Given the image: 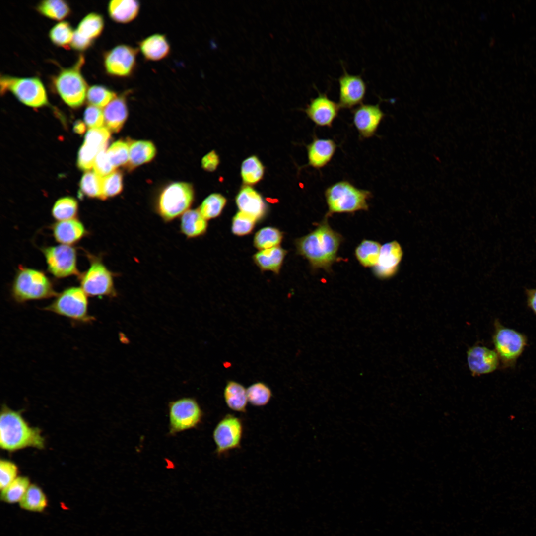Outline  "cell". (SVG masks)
Instances as JSON below:
<instances>
[{"label":"cell","mask_w":536,"mask_h":536,"mask_svg":"<svg viewBox=\"0 0 536 536\" xmlns=\"http://www.w3.org/2000/svg\"><path fill=\"white\" fill-rule=\"evenodd\" d=\"M100 151L83 143L78 154V167L83 171H89L93 167L96 157Z\"/></svg>","instance_id":"cell-47"},{"label":"cell","mask_w":536,"mask_h":536,"mask_svg":"<svg viewBox=\"0 0 536 536\" xmlns=\"http://www.w3.org/2000/svg\"><path fill=\"white\" fill-rule=\"evenodd\" d=\"M104 123L109 131L118 132L122 128L128 116V108L125 96H117L105 108Z\"/></svg>","instance_id":"cell-25"},{"label":"cell","mask_w":536,"mask_h":536,"mask_svg":"<svg viewBox=\"0 0 536 536\" xmlns=\"http://www.w3.org/2000/svg\"><path fill=\"white\" fill-rule=\"evenodd\" d=\"M87 256L90 266L86 271L79 275L81 288L91 297H117L114 283L116 274L107 268L100 257L89 253Z\"/></svg>","instance_id":"cell-5"},{"label":"cell","mask_w":536,"mask_h":536,"mask_svg":"<svg viewBox=\"0 0 536 536\" xmlns=\"http://www.w3.org/2000/svg\"><path fill=\"white\" fill-rule=\"evenodd\" d=\"M324 195L328 206L327 217L335 213L367 210L368 201L372 197L370 191L358 188L347 180L332 184L326 188Z\"/></svg>","instance_id":"cell-3"},{"label":"cell","mask_w":536,"mask_h":536,"mask_svg":"<svg viewBox=\"0 0 536 536\" xmlns=\"http://www.w3.org/2000/svg\"><path fill=\"white\" fill-rule=\"evenodd\" d=\"M353 123L361 139L375 135L385 114L379 103L376 104L361 103L352 110Z\"/></svg>","instance_id":"cell-15"},{"label":"cell","mask_w":536,"mask_h":536,"mask_svg":"<svg viewBox=\"0 0 536 536\" xmlns=\"http://www.w3.org/2000/svg\"><path fill=\"white\" fill-rule=\"evenodd\" d=\"M103 177L91 171H86L79 184V194L89 198L105 200L102 190Z\"/></svg>","instance_id":"cell-33"},{"label":"cell","mask_w":536,"mask_h":536,"mask_svg":"<svg viewBox=\"0 0 536 536\" xmlns=\"http://www.w3.org/2000/svg\"><path fill=\"white\" fill-rule=\"evenodd\" d=\"M343 74L338 78L340 108L351 109L362 103L365 96L366 83L361 75L349 74L342 66Z\"/></svg>","instance_id":"cell-16"},{"label":"cell","mask_w":536,"mask_h":536,"mask_svg":"<svg viewBox=\"0 0 536 536\" xmlns=\"http://www.w3.org/2000/svg\"><path fill=\"white\" fill-rule=\"evenodd\" d=\"M94 172L100 176L105 177L115 171V168L111 163L106 149L101 150L97 155L93 165Z\"/></svg>","instance_id":"cell-50"},{"label":"cell","mask_w":536,"mask_h":536,"mask_svg":"<svg viewBox=\"0 0 536 536\" xmlns=\"http://www.w3.org/2000/svg\"><path fill=\"white\" fill-rule=\"evenodd\" d=\"M236 202L240 211L252 216L257 221L266 215V205L262 196L251 187L242 188L236 196Z\"/></svg>","instance_id":"cell-22"},{"label":"cell","mask_w":536,"mask_h":536,"mask_svg":"<svg viewBox=\"0 0 536 536\" xmlns=\"http://www.w3.org/2000/svg\"><path fill=\"white\" fill-rule=\"evenodd\" d=\"M337 147L334 140L314 135L312 141L306 146L307 165L317 170L324 168L332 160Z\"/></svg>","instance_id":"cell-21"},{"label":"cell","mask_w":536,"mask_h":536,"mask_svg":"<svg viewBox=\"0 0 536 536\" xmlns=\"http://www.w3.org/2000/svg\"><path fill=\"white\" fill-rule=\"evenodd\" d=\"M223 397L227 406L231 410L245 413L248 403L247 389L239 382L228 381L223 391Z\"/></svg>","instance_id":"cell-29"},{"label":"cell","mask_w":536,"mask_h":536,"mask_svg":"<svg viewBox=\"0 0 536 536\" xmlns=\"http://www.w3.org/2000/svg\"><path fill=\"white\" fill-rule=\"evenodd\" d=\"M104 26L102 15L97 13L88 14L81 20L74 31L71 47L79 51L87 49L101 35Z\"/></svg>","instance_id":"cell-18"},{"label":"cell","mask_w":536,"mask_h":536,"mask_svg":"<svg viewBox=\"0 0 536 536\" xmlns=\"http://www.w3.org/2000/svg\"><path fill=\"white\" fill-rule=\"evenodd\" d=\"M139 51L150 61H159L166 58L170 52V45L166 36L155 33L139 42Z\"/></svg>","instance_id":"cell-24"},{"label":"cell","mask_w":536,"mask_h":536,"mask_svg":"<svg viewBox=\"0 0 536 536\" xmlns=\"http://www.w3.org/2000/svg\"><path fill=\"white\" fill-rule=\"evenodd\" d=\"M11 294L17 302L41 300L57 295L52 282L42 271L19 267L13 280Z\"/></svg>","instance_id":"cell-4"},{"label":"cell","mask_w":536,"mask_h":536,"mask_svg":"<svg viewBox=\"0 0 536 536\" xmlns=\"http://www.w3.org/2000/svg\"><path fill=\"white\" fill-rule=\"evenodd\" d=\"M84 121L90 129L102 127L104 123L103 111L101 108L90 105L85 110Z\"/></svg>","instance_id":"cell-49"},{"label":"cell","mask_w":536,"mask_h":536,"mask_svg":"<svg viewBox=\"0 0 536 536\" xmlns=\"http://www.w3.org/2000/svg\"><path fill=\"white\" fill-rule=\"evenodd\" d=\"M169 433L171 435L195 428L201 422L203 412L193 398L185 397L169 402Z\"/></svg>","instance_id":"cell-11"},{"label":"cell","mask_w":536,"mask_h":536,"mask_svg":"<svg viewBox=\"0 0 536 536\" xmlns=\"http://www.w3.org/2000/svg\"><path fill=\"white\" fill-rule=\"evenodd\" d=\"M140 8L136 0H113L108 5V12L111 19L121 24H127L138 16Z\"/></svg>","instance_id":"cell-26"},{"label":"cell","mask_w":536,"mask_h":536,"mask_svg":"<svg viewBox=\"0 0 536 536\" xmlns=\"http://www.w3.org/2000/svg\"><path fill=\"white\" fill-rule=\"evenodd\" d=\"M17 465L12 461L1 459L0 461V488L2 490L18 476Z\"/></svg>","instance_id":"cell-48"},{"label":"cell","mask_w":536,"mask_h":536,"mask_svg":"<svg viewBox=\"0 0 536 536\" xmlns=\"http://www.w3.org/2000/svg\"><path fill=\"white\" fill-rule=\"evenodd\" d=\"M47 505L48 500L45 493L35 484H30L19 502L22 509L34 512H43Z\"/></svg>","instance_id":"cell-30"},{"label":"cell","mask_w":536,"mask_h":536,"mask_svg":"<svg viewBox=\"0 0 536 536\" xmlns=\"http://www.w3.org/2000/svg\"><path fill=\"white\" fill-rule=\"evenodd\" d=\"M243 433V422L239 417L232 414L224 416L216 425L212 433L217 456L239 448Z\"/></svg>","instance_id":"cell-13"},{"label":"cell","mask_w":536,"mask_h":536,"mask_svg":"<svg viewBox=\"0 0 536 536\" xmlns=\"http://www.w3.org/2000/svg\"><path fill=\"white\" fill-rule=\"evenodd\" d=\"M117 94L108 88L100 85H94L87 90L86 98L88 103L99 108L106 107Z\"/></svg>","instance_id":"cell-41"},{"label":"cell","mask_w":536,"mask_h":536,"mask_svg":"<svg viewBox=\"0 0 536 536\" xmlns=\"http://www.w3.org/2000/svg\"><path fill=\"white\" fill-rule=\"evenodd\" d=\"M45 441L41 430L30 426L19 412L3 405L0 416V446L14 451L28 447L43 449Z\"/></svg>","instance_id":"cell-2"},{"label":"cell","mask_w":536,"mask_h":536,"mask_svg":"<svg viewBox=\"0 0 536 536\" xmlns=\"http://www.w3.org/2000/svg\"><path fill=\"white\" fill-rule=\"evenodd\" d=\"M248 402L255 407H262L270 402L272 391L268 386L262 382H257L247 388Z\"/></svg>","instance_id":"cell-38"},{"label":"cell","mask_w":536,"mask_h":536,"mask_svg":"<svg viewBox=\"0 0 536 536\" xmlns=\"http://www.w3.org/2000/svg\"><path fill=\"white\" fill-rule=\"evenodd\" d=\"M87 296L81 287H68L57 294L44 309L77 322H91L94 318L89 314Z\"/></svg>","instance_id":"cell-9"},{"label":"cell","mask_w":536,"mask_h":536,"mask_svg":"<svg viewBox=\"0 0 536 536\" xmlns=\"http://www.w3.org/2000/svg\"><path fill=\"white\" fill-rule=\"evenodd\" d=\"M74 31L66 21L60 22L54 25L49 32L52 42L56 46L67 47L72 40Z\"/></svg>","instance_id":"cell-42"},{"label":"cell","mask_w":536,"mask_h":536,"mask_svg":"<svg viewBox=\"0 0 536 536\" xmlns=\"http://www.w3.org/2000/svg\"><path fill=\"white\" fill-rule=\"evenodd\" d=\"M226 203V198L220 194L214 193L206 197L198 208L207 220L215 218L221 213Z\"/></svg>","instance_id":"cell-39"},{"label":"cell","mask_w":536,"mask_h":536,"mask_svg":"<svg viewBox=\"0 0 536 536\" xmlns=\"http://www.w3.org/2000/svg\"><path fill=\"white\" fill-rule=\"evenodd\" d=\"M37 10L42 15L53 20H61L70 12L68 4L62 0H46L40 2Z\"/></svg>","instance_id":"cell-36"},{"label":"cell","mask_w":536,"mask_h":536,"mask_svg":"<svg viewBox=\"0 0 536 536\" xmlns=\"http://www.w3.org/2000/svg\"><path fill=\"white\" fill-rule=\"evenodd\" d=\"M287 254L279 246L260 250L253 257L255 263L263 271H271L278 274Z\"/></svg>","instance_id":"cell-27"},{"label":"cell","mask_w":536,"mask_h":536,"mask_svg":"<svg viewBox=\"0 0 536 536\" xmlns=\"http://www.w3.org/2000/svg\"><path fill=\"white\" fill-rule=\"evenodd\" d=\"M84 62V57L80 56L73 67L62 70L54 81L61 98L72 108L80 107L86 97L88 88L81 73Z\"/></svg>","instance_id":"cell-8"},{"label":"cell","mask_w":536,"mask_h":536,"mask_svg":"<svg viewBox=\"0 0 536 536\" xmlns=\"http://www.w3.org/2000/svg\"><path fill=\"white\" fill-rule=\"evenodd\" d=\"M241 173L244 182L254 184L262 179L264 174V167L258 158L252 156L243 162Z\"/></svg>","instance_id":"cell-40"},{"label":"cell","mask_w":536,"mask_h":536,"mask_svg":"<svg viewBox=\"0 0 536 536\" xmlns=\"http://www.w3.org/2000/svg\"><path fill=\"white\" fill-rule=\"evenodd\" d=\"M48 271L55 277L62 278L80 274L77 267L76 249L71 245L60 244L44 247Z\"/></svg>","instance_id":"cell-12"},{"label":"cell","mask_w":536,"mask_h":536,"mask_svg":"<svg viewBox=\"0 0 536 536\" xmlns=\"http://www.w3.org/2000/svg\"><path fill=\"white\" fill-rule=\"evenodd\" d=\"M130 145L123 141L114 142L106 151L109 159L116 168L126 164L129 160Z\"/></svg>","instance_id":"cell-44"},{"label":"cell","mask_w":536,"mask_h":536,"mask_svg":"<svg viewBox=\"0 0 536 536\" xmlns=\"http://www.w3.org/2000/svg\"><path fill=\"white\" fill-rule=\"evenodd\" d=\"M401 246L397 241L381 246L376 265L373 268L374 275L380 279H387L397 272L402 256Z\"/></svg>","instance_id":"cell-20"},{"label":"cell","mask_w":536,"mask_h":536,"mask_svg":"<svg viewBox=\"0 0 536 536\" xmlns=\"http://www.w3.org/2000/svg\"><path fill=\"white\" fill-rule=\"evenodd\" d=\"M138 50L130 45L120 44L107 51L104 65L108 74L117 77L131 76L136 65Z\"/></svg>","instance_id":"cell-14"},{"label":"cell","mask_w":536,"mask_h":536,"mask_svg":"<svg viewBox=\"0 0 536 536\" xmlns=\"http://www.w3.org/2000/svg\"><path fill=\"white\" fill-rule=\"evenodd\" d=\"M110 137L109 130L105 127L90 129L85 136L83 143L102 150L106 149Z\"/></svg>","instance_id":"cell-45"},{"label":"cell","mask_w":536,"mask_h":536,"mask_svg":"<svg viewBox=\"0 0 536 536\" xmlns=\"http://www.w3.org/2000/svg\"><path fill=\"white\" fill-rule=\"evenodd\" d=\"M73 130L80 135L83 134L86 130L85 123L81 120L76 121L73 126Z\"/></svg>","instance_id":"cell-53"},{"label":"cell","mask_w":536,"mask_h":536,"mask_svg":"<svg viewBox=\"0 0 536 536\" xmlns=\"http://www.w3.org/2000/svg\"><path fill=\"white\" fill-rule=\"evenodd\" d=\"M56 241L61 244L71 245L78 242L86 234L83 223L74 219L57 221L52 227Z\"/></svg>","instance_id":"cell-23"},{"label":"cell","mask_w":536,"mask_h":536,"mask_svg":"<svg viewBox=\"0 0 536 536\" xmlns=\"http://www.w3.org/2000/svg\"><path fill=\"white\" fill-rule=\"evenodd\" d=\"M193 200L194 191L190 184H171L160 194L156 212L164 222H169L189 210Z\"/></svg>","instance_id":"cell-7"},{"label":"cell","mask_w":536,"mask_h":536,"mask_svg":"<svg viewBox=\"0 0 536 536\" xmlns=\"http://www.w3.org/2000/svg\"><path fill=\"white\" fill-rule=\"evenodd\" d=\"M467 360L469 370L474 376L492 373L500 365L498 356L495 350L478 345L468 350Z\"/></svg>","instance_id":"cell-19"},{"label":"cell","mask_w":536,"mask_h":536,"mask_svg":"<svg viewBox=\"0 0 536 536\" xmlns=\"http://www.w3.org/2000/svg\"><path fill=\"white\" fill-rule=\"evenodd\" d=\"M257 221L252 216L240 211L232 219V232L237 236L247 235L252 231Z\"/></svg>","instance_id":"cell-43"},{"label":"cell","mask_w":536,"mask_h":536,"mask_svg":"<svg viewBox=\"0 0 536 536\" xmlns=\"http://www.w3.org/2000/svg\"><path fill=\"white\" fill-rule=\"evenodd\" d=\"M340 108L339 104L329 98L326 92L318 91V95L310 99L304 111L316 126L331 128Z\"/></svg>","instance_id":"cell-17"},{"label":"cell","mask_w":536,"mask_h":536,"mask_svg":"<svg viewBox=\"0 0 536 536\" xmlns=\"http://www.w3.org/2000/svg\"><path fill=\"white\" fill-rule=\"evenodd\" d=\"M207 227V220L198 209H189L181 216L180 231L187 238H196L203 235L206 232Z\"/></svg>","instance_id":"cell-28"},{"label":"cell","mask_w":536,"mask_h":536,"mask_svg":"<svg viewBox=\"0 0 536 536\" xmlns=\"http://www.w3.org/2000/svg\"><path fill=\"white\" fill-rule=\"evenodd\" d=\"M123 189V177L119 171H114L103 177L102 190L105 200L120 194Z\"/></svg>","instance_id":"cell-46"},{"label":"cell","mask_w":536,"mask_h":536,"mask_svg":"<svg viewBox=\"0 0 536 536\" xmlns=\"http://www.w3.org/2000/svg\"><path fill=\"white\" fill-rule=\"evenodd\" d=\"M283 239V233L272 227H266L256 232L254 238V246L259 250L279 246Z\"/></svg>","instance_id":"cell-34"},{"label":"cell","mask_w":536,"mask_h":536,"mask_svg":"<svg viewBox=\"0 0 536 536\" xmlns=\"http://www.w3.org/2000/svg\"><path fill=\"white\" fill-rule=\"evenodd\" d=\"M525 294L527 306L536 316V288L526 289Z\"/></svg>","instance_id":"cell-52"},{"label":"cell","mask_w":536,"mask_h":536,"mask_svg":"<svg viewBox=\"0 0 536 536\" xmlns=\"http://www.w3.org/2000/svg\"><path fill=\"white\" fill-rule=\"evenodd\" d=\"M327 218L314 230L295 241L298 253L308 261L314 269L331 270L342 240V236L330 226Z\"/></svg>","instance_id":"cell-1"},{"label":"cell","mask_w":536,"mask_h":536,"mask_svg":"<svg viewBox=\"0 0 536 536\" xmlns=\"http://www.w3.org/2000/svg\"><path fill=\"white\" fill-rule=\"evenodd\" d=\"M30 485L28 477L18 476L13 481L1 490V500L11 504L19 502Z\"/></svg>","instance_id":"cell-37"},{"label":"cell","mask_w":536,"mask_h":536,"mask_svg":"<svg viewBox=\"0 0 536 536\" xmlns=\"http://www.w3.org/2000/svg\"><path fill=\"white\" fill-rule=\"evenodd\" d=\"M78 210L76 200L71 197H65L55 202L52 209V215L57 221L67 220L76 218Z\"/></svg>","instance_id":"cell-35"},{"label":"cell","mask_w":536,"mask_h":536,"mask_svg":"<svg viewBox=\"0 0 536 536\" xmlns=\"http://www.w3.org/2000/svg\"><path fill=\"white\" fill-rule=\"evenodd\" d=\"M494 327L492 341L501 367L513 368L527 346V338L523 334L505 327L497 319Z\"/></svg>","instance_id":"cell-6"},{"label":"cell","mask_w":536,"mask_h":536,"mask_svg":"<svg viewBox=\"0 0 536 536\" xmlns=\"http://www.w3.org/2000/svg\"><path fill=\"white\" fill-rule=\"evenodd\" d=\"M0 93L10 91L22 103L32 107H40L48 104L45 87L37 77H17L1 75Z\"/></svg>","instance_id":"cell-10"},{"label":"cell","mask_w":536,"mask_h":536,"mask_svg":"<svg viewBox=\"0 0 536 536\" xmlns=\"http://www.w3.org/2000/svg\"><path fill=\"white\" fill-rule=\"evenodd\" d=\"M155 153V147L151 142L134 141L130 145L129 162L132 167L140 165L151 161Z\"/></svg>","instance_id":"cell-31"},{"label":"cell","mask_w":536,"mask_h":536,"mask_svg":"<svg viewBox=\"0 0 536 536\" xmlns=\"http://www.w3.org/2000/svg\"><path fill=\"white\" fill-rule=\"evenodd\" d=\"M381 248L379 242L364 239L356 248L355 255L362 266L373 268L377 263Z\"/></svg>","instance_id":"cell-32"},{"label":"cell","mask_w":536,"mask_h":536,"mask_svg":"<svg viewBox=\"0 0 536 536\" xmlns=\"http://www.w3.org/2000/svg\"><path fill=\"white\" fill-rule=\"evenodd\" d=\"M219 162L218 156L214 151H212L202 158L201 164L204 170L213 171L218 166Z\"/></svg>","instance_id":"cell-51"}]
</instances>
